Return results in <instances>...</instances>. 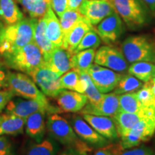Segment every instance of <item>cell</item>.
<instances>
[{
	"label": "cell",
	"mask_w": 155,
	"mask_h": 155,
	"mask_svg": "<svg viewBox=\"0 0 155 155\" xmlns=\"http://www.w3.org/2000/svg\"><path fill=\"white\" fill-rule=\"evenodd\" d=\"M38 21L37 18H23L15 24L5 27L0 43V55L33 42Z\"/></svg>",
	"instance_id": "obj_1"
},
{
	"label": "cell",
	"mask_w": 155,
	"mask_h": 155,
	"mask_svg": "<svg viewBox=\"0 0 155 155\" xmlns=\"http://www.w3.org/2000/svg\"><path fill=\"white\" fill-rule=\"evenodd\" d=\"M2 56L3 63L7 68L28 75L43 63L41 50L34 42L6 53Z\"/></svg>",
	"instance_id": "obj_2"
},
{
	"label": "cell",
	"mask_w": 155,
	"mask_h": 155,
	"mask_svg": "<svg viewBox=\"0 0 155 155\" xmlns=\"http://www.w3.org/2000/svg\"><path fill=\"white\" fill-rule=\"evenodd\" d=\"M46 127L52 138L64 146L91 152V147L78 137L71 124L58 114L48 116Z\"/></svg>",
	"instance_id": "obj_3"
},
{
	"label": "cell",
	"mask_w": 155,
	"mask_h": 155,
	"mask_svg": "<svg viewBox=\"0 0 155 155\" xmlns=\"http://www.w3.org/2000/svg\"><path fill=\"white\" fill-rule=\"evenodd\" d=\"M121 51L128 63H155V44L145 36H131L121 45Z\"/></svg>",
	"instance_id": "obj_4"
},
{
	"label": "cell",
	"mask_w": 155,
	"mask_h": 155,
	"mask_svg": "<svg viewBox=\"0 0 155 155\" xmlns=\"http://www.w3.org/2000/svg\"><path fill=\"white\" fill-rule=\"evenodd\" d=\"M7 88L15 96L27 99H34L48 104V100L43 93L40 91L32 78L22 73L10 72L7 73Z\"/></svg>",
	"instance_id": "obj_5"
},
{
	"label": "cell",
	"mask_w": 155,
	"mask_h": 155,
	"mask_svg": "<svg viewBox=\"0 0 155 155\" xmlns=\"http://www.w3.org/2000/svg\"><path fill=\"white\" fill-rule=\"evenodd\" d=\"M114 9L128 27L137 28L147 20V11L142 0H110Z\"/></svg>",
	"instance_id": "obj_6"
},
{
	"label": "cell",
	"mask_w": 155,
	"mask_h": 155,
	"mask_svg": "<svg viewBox=\"0 0 155 155\" xmlns=\"http://www.w3.org/2000/svg\"><path fill=\"white\" fill-rule=\"evenodd\" d=\"M155 134V116L141 119L130 131L121 136L120 145L123 150H129L147 142Z\"/></svg>",
	"instance_id": "obj_7"
},
{
	"label": "cell",
	"mask_w": 155,
	"mask_h": 155,
	"mask_svg": "<svg viewBox=\"0 0 155 155\" xmlns=\"http://www.w3.org/2000/svg\"><path fill=\"white\" fill-rule=\"evenodd\" d=\"M5 108V114L14 115L18 117L27 119L31 114L39 111H45L49 114H56L61 110L51 106L50 103L40 101L34 99H27L24 98H14L13 97L7 103Z\"/></svg>",
	"instance_id": "obj_8"
},
{
	"label": "cell",
	"mask_w": 155,
	"mask_h": 155,
	"mask_svg": "<svg viewBox=\"0 0 155 155\" xmlns=\"http://www.w3.org/2000/svg\"><path fill=\"white\" fill-rule=\"evenodd\" d=\"M29 75L46 96L55 98L63 90L61 84V76L48 69L43 63Z\"/></svg>",
	"instance_id": "obj_9"
},
{
	"label": "cell",
	"mask_w": 155,
	"mask_h": 155,
	"mask_svg": "<svg viewBox=\"0 0 155 155\" xmlns=\"http://www.w3.org/2000/svg\"><path fill=\"white\" fill-rule=\"evenodd\" d=\"M94 63L116 72H125L128 70V62L122 51L109 45L102 46L97 50Z\"/></svg>",
	"instance_id": "obj_10"
},
{
	"label": "cell",
	"mask_w": 155,
	"mask_h": 155,
	"mask_svg": "<svg viewBox=\"0 0 155 155\" xmlns=\"http://www.w3.org/2000/svg\"><path fill=\"white\" fill-rule=\"evenodd\" d=\"M87 73L101 94H107L114 90L123 75L97 64L92 65Z\"/></svg>",
	"instance_id": "obj_11"
},
{
	"label": "cell",
	"mask_w": 155,
	"mask_h": 155,
	"mask_svg": "<svg viewBox=\"0 0 155 155\" xmlns=\"http://www.w3.org/2000/svg\"><path fill=\"white\" fill-rule=\"evenodd\" d=\"M71 125L78 137L86 142L88 146L94 148H103L110 144V141L99 134L93 129L91 126L87 123L86 120L80 116H73Z\"/></svg>",
	"instance_id": "obj_12"
},
{
	"label": "cell",
	"mask_w": 155,
	"mask_h": 155,
	"mask_svg": "<svg viewBox=\"0 0 155 155\" xmlns=\"http://www.w3.org/2000/svg\"><path fill=\"white\" fill-rule=\"evenodd\" d=\"M78 11L93 25H96L114 13L115 9L111 1L84 0Z\"/></svg>",
	"instance_id": "obj_13"
},
{
	"label": "cell",
	"mask_w": 155,
	"mask_h": 155,
	"mask_svg": "<svg viewBox=\"0 0 155 155\" xmlns=\"http://www.w3.org/2000/svg\"><path fill=\"white\" fill-rule=\"evenodd\" d=\"M96 32L106 44H111L117 41L123 33L124 28L121 19L115 11L98 23Z\"/></svg>",
	"instance_id": "obj_14"
},
{
	"label": "cell",
	"mask_w": 155,
	"mask_h": 155,
	"mask_svg": "<svg viewBox=\"0 0 155 155\" xmlns=\"http://www.w3.org/2000/svg\"><path fill=\"white\" fill-rule=\"evenodd\" d=\"M119 112V95L114 92L107 94H103L101 100L96 106H93L87 104L81 111V114H88L111 117H113Z\"/></svg>",
	"instance_id": "obj_15"
},
{
	"label": "cell",
	"mask_w": 155,
	"mask_h": 155,
	"mask_svg": "<svg viewBox=\"0 0 155 155\" xmlns=\"http://www.w3.org/2000/svg\"><path fill=\"white\" fill-rule=\"evenodd\" d=\"M155 116V108H146L137 113L119 112L112 117L118 135L121 137L130 131L141 119L147 116Z\"/></svg>",
	"instance_id": "obj_16"
},
{
	"label": "cell",
	"mask_w": 155,
	"mask_h": 155,
	"mask_svg": "<svg viewBox=\"0 0 155 155\" xmlns=\"http://www.w3.org/2000/svg\"><path fill=\"white\" fill-rule=\"evenodd\" d=\"M73 54L63 47H56L47 58L43 59V65L56 74L62 76L71 70V57Z\"/></svg>",
	"instance_id": "obj_17"
},
{
	"label": "cell",
	"mask_w": 155,
	"mask_h": 155,
	"mask_svg": "<svg viewBox=\"0 0 155 155\" xmlns=\"http://www.w3.org/2000/svg\"><path fill=\"white\" fill-rule=\"evenodd\" d=\"M55 98L59 109L65 112L81 111L88 104V98L84 94L65 89L61 91Z\"/></svg>",
	"instance_id": "obj_18"
},
{
	"label": "cell",
	"mask_w": 155,
	"mask_h": 155,
	"mask_svg": "<svg viewBox=\"0 0 155 155\" xmlns=\"http://www.w3.org/2000/svg\"><path fill=\"white\" fill-rule=\"evenodd\" d=\"M83 118L99 134L109 141L116 140L119 137L114 119L111 116L82 114Z\"/></svg>",
	"instance_id": "obj_19"
},
{
	"label": "cell",
	"mask_w": 155,
	"mask_h": 155,
	"mask_svg": "<svg viewBox=\"0 0 155 155\" xmlns=\"http://www.w3.org/2000/svg\"><path fill=\"white\" fill-rule=\"evenodd\" d=\"M92 29H94L93 25L83 16L63 38V48L70 53H73L83 36Z\"/></svg>",
	"instance_id": "obj_20"
},
{
	"label": "cell",
	"mask_w": 155,
	"mask_h": 155,
	"mask_svg": "<svg viewBox=\"0 0 155 155\" xmlns=\"http://www.w3.org/2000/svg\"><path fill=\"white\" fill-rule=\"evenodd\" d=\"M43 17L46 25V35L49 41L55 48L63 47V37L60 19L58 18L55 13L52 9L50 4Z\"/></svg>",
	"instance_id": "obj_21"
},
{
	"label": "cell",
	"mask_w": 155,
	"mask_h": 155,
	"mask_svg": "<svg viewBox=\"0 0 155 155\" xmlns=\"http://www.w3.org/2000/svg\"><path fill=\"white\" fill-rule=\"evenodd\" d=\"M45 111H39L31 114L26 119L25 131L29 137L36 142H40L44 138L46 129Z\"/></svg>",
	"instance_id": "obj_22"
},
{
	"label": "cell",
	"mask_w": 155,
	"mask_h": 155,
	"mask_svg": "<svg viewBox=\"0 0 155 155\" xmlns=\"http://www.w3.org/2000/svg\"><path fill=\"white\" fill-rule=\"evenodd\" d=\"M23 18V14L16 0H0V20L4 24H15Z\"/></svg>",
	"instance_id": "obj_23"
},
{
	"label": "cell",
	"mask_w": 155,
	"mask_h": 155,
	"mask_svg": "<svg viewBox=\"0 0 155 155\" xmlns=\"http://www.w3.org/2000/svg\"><path fill=\"white\" fill-rule=\"evenodd\" d=\"M96 52V49L91 48L73 53L71 57V69L80 74L88 72L94 61Z\"/></svg>",
	"instance_id": "obj_24"
},
{
	"label": "cell",
	"mask_w": 155,
	"mask_h": 155,
	"mask_svg": "<svg viewBox=\"0 0 155 155\" xmlns=\"http://www.w3.org/2000/svg\"><path fill=\"white\" fill-rule=\"evenodd\" d=\"M25 118L5 114L3 120L0 123V136L21 134L25 128Z\"/></svg>",
	"instance_id": "obj_25"
},
{
	"label": "cell",
	"mask_w": 155,
	"mask_h": 155,
	"mask_svg": "<svg viewBox=\"0 0 155 155\" xmlns=\"http://www.w3.org/2000/svg\"><path fill=\"white\" fill-rule=\"evenodd\" d=\"M46 25L44 17L38 19L34 34L33 42L41 50L43 59L46 58L55 47L49 41L46 35Z\"/></svg>",
	"instance_id": "obj_26"
},
{
	"label": "cell",
	"mask_w": 155,
	"mask_h": 155,
	"mask_svg": "<svg viewBox=\"0 0 155 155\" xmlns=\"http://www.w3.org/2000/svg\"><path fill=\"white\" fill-rule=\"evenodd\" d=\"M58 146L53 139H42L40 142L29 144L23 151L22 155H57Z\"/></svg>",
	"instance_id": "obj_27"
},
{
	"label": "cell",
	"mask_w": 155,
	"mask_h": 155,
	"mask_svg": "<svg viewBox=\"0 0 155 155\" xmlns=\"http://www.w3.org/2000/svg\"><path fill=\"white\" fill-rule=\"evenodd\" d=\"M128 72L142 82H149L155 76V65L150 62H137L128 68Z\"/></svg>",
	"instance_id": "obj_28"
},
{
	"label": "cell",
	"mask_w": 155,
	"mask_h": 155,
	"mask_svg": "<svg viewBox=\"0 0 155 155\" xmlns=\"http://www.w3.org/2000/svg\"><path fill=\"white\" fill-rule=\"evenodd\" d=\"M61 84L63 89L73 91L84 94L86 90V82L81 78L80 73L71 69L61 77Z\"/></svg>",
	"instance_id": "obj_29"
},
{
	"label": "cell",
	"mask_w": 155,
	"mask_h": 155,
	"mask_svg": "<svg viewBox=\"0 0 155 155\" xmlns=\"http://www.w3.org/2000/svg\"><path fill=\"white\" fill-rule=\"evenodd\" d=\"M144 83L132 75H123L120 79L117 86L114 89V93L118 94H131L137 92L142 88Z\"/></svg>",
	"instance_id": "obj_30"
},
{
	"label": "cell",
	"mask_w": 155,
	"mask_h": 155,
	"mask_svg": "<svg viewBox=\"0 0 155 155\" xmlns=\"http://www.w3.org/2000/svg\"><path fill=\"white\" fill-rule=\"evenodd\" d=\"M31 18H42L48 10L49 3L46 0H17Z\"/></svg>",
	"instance_id": "obj_31"
},
{
	"label": "cell",
	"mask_w": 155,
	"mask_h": 155,
	"mask_svg": "<svg viewBox=\"0 0 155 155\" xmlns=\"http://www.w3.org/2000/svg\"><path fill=\"white\" fill-rule=\"evenodd\" d=\"M120 112L137 113L144 108L137 97V93L119 95Z\"/></svg>",
	"instance_id": "obj_32"
},
{
	"label": "cell",
	"mask_w": 155,
	"mask_h": 155,
	"mask_svg": "<svg viewBox=\"0 0 155 155\" xmlns=\"http://www.w3.org/2000/svg\"><path fill=\"white\" fill-rule=\"evenodd\" d=\"M83 17V15L81 14L78 10L68 9L60 18V23L63 32V38L68 33L76 23Z\"/></svg>",
	"instance_id": "obj_33"
},
{
	"label": "cell",
	"mask_w": 155,
	"mask_h": 155,
	"mask_svg": "<svg viewBox=\"0 0 155 155\" xmlns=\"http://www.w3.org/2000/svg\"><path fill=\"white\" fill-rule=\"evenodd\" d=\"M81 76L86 82V90H85V95L88 98V104L93 106H96L101 100L103 94L95 86L94 83L91 78L90 75L87 73H81Z\"/></svg>",
	"instance_id": "obj_34"
},
{
	"label": "cell",
	"mask_w": 155,
	"mask_h": 155,
	"mask_svg": "<svg viewBox=\"0 0 155 155\" xmlns=\"http://www.w3.org/2000/svg\"><path fill=\"white\" fill-rule=\"evenodd\" d=\"M101 42V39L97 33L96 30H94V28L88 31L83 36L82 40H81L80 43L78 44L73 53H76L78 52L81 51V50L91 49V48L96 49L100 45Z\"/></svg>",
	"instance_id": "obj_35"
},
{
	"label": "cell",
	"mask_w": 155,
	"mask_h": 155,
	"mask_svg": "<svg viewBox=\"0 0 155 155\" xmlns=\"http://www.w3.org/2000/svg\"><path fill=\"white\" fill-rule=\"evenodd\" d=\"M115 155H155V152L145 146L136 147L129 150H123L120 144L109 145Z\"/></svg>",
	"instance_id": "obj_36"
},
{
	"label": "cell",
	"mask_w": 155,
	"mask_h": 155,
	"mask_svg": "<svg viewBox=\"0 0 155 155\" xmlns=\"http://www.w3.org/2000/svg\"><path fill=\"white\" fill-rule=\"evenodd\" d=\"M136 93L139 100L144 108H155V96L152 93L150 82L144 83L142 88Z\"/></svg>",
	"instance_id": "obj_37"
},
{
	"label": "cell",
	"mask_w": 155,
	"mask_h": 155,
	"mask_svg": "<svg viewBox=\"0 0 155 155\" xmlns=\"http://www.w3.org/2000/svg\"><path fill=\"white\" fill-rule=\"evenodd\" d=\"M49 4L58 17H61L68 8V0H50Z\"/></svg>",
	"instance_id": "obj_38"
},
{
	"label": "cell",
	"mask_w": 155,
	"mask_h": 155,
	"mask_svg": "<svg viewBox=\"0 0 155 155\" xmlns=\"http://www.w3.org/2000/svg\"><path fill=\"white\" fill-rule=\"evenodd\" d=\"M0 155H12L11 141L4 136H0Z\"/></svg>",
	"instance_id": "obj_39"
},
{
	"label": "cell",
	"mask_w": 155,
	"mask_h": 155,
	"mask_svg": "<svg viewBox=\"0 0 155 155\" xmlns=\"http://www.w3.org/2000/svg\"><path fill=\"white\" fill-rule=\"evenodd\" d=\"M15 97V95L8 88L0 90V112L6 107L7 103L12 98Z\"/></svg>",
	"instance_id": "obj_40"
},
{
	"label": "cell",
	"mask_w": 155,
	"mask_h": 155,
	"mask_svg": "<svg viewBox=\"0 0 155 155\" xmlns=\"http://www.w3.org/2000/svg\"><path fill=\"white\" fill-rule=\"evenodd\" d=\"M6 65L3 62L0 61V90L7 88V73L9 71L6 69Z\"/></svg>",
	"instance_id": "obj_41"
},
{
	"label": "cell",
	"mask_w": 155,
	"mask_h": 155,
	"mask_svg": "<svg viewBox=\"0 0 155 155\" xmlns=\"http://www.w3.org/2000/svg\"><path fill=\"white\" fill-rule=\"evenodd\" d=\"M89 152L74 147H67L60 153L59 155H88Z\"/></svg>",
	"instance_id": "obj_42"
},
{
	"label": "cell",
	"mask_w": 155,
	"mask_h": 155,
	"mask_svg": "<svg viewBox=\"0 0 155 155\" xmlns=\"http://www.w3.org/2000/svg\"><path fill=\"white\" fill-rule=\"evenodd\" d=\"M94 155H115L113 151L111 150V149L110 148L109 144L108 146L105 147H103V148L98 149L96 152L94 153Z\"/></svg>",
	"instance_id": "obj_43"
},
{
	"label": "cell",
	"mask_w": 155,
	"mask_h": 155,
	"mask_svg": "<svg viewBox=\"0 0 155 155\" xmlns=\"http://www.w3.org/2000/svg\"><path fill=\"white\" fill-rule=\"evenodd\" d=\"M84 0H68V8L70 9L78 10Z\"/></svg>",
	"instance_id": "obj_44"
},
{
	"label": "cell",
	"mask_w": 155,
	"mask_h": 155,
	"mask_svg": "<svg viewBox=\"0 0 155 155\" xmlns=\"http://www.w3.org/2000/svg\"><path fill=\"white\" fill-rule=\"evenodd\" d=\"M152 10H155V0H142Z\"/></svg>",
	"instance_id": "obj_45"
},
{
	"label": "cell",
	"mask_w": 155,
	"mask_h": 155,
	"mask_svg": "<svg viewBox=\"0 0 155 155\" xmlns=\"http://www.w3.org/2000/svg\"><path fill=\"white\" fill-rule=\"evenodd\" d=\"M5 26L4 25V23L0 20V39H2V36L4 30H5Z\"/></svg>",
	"instance_id": "obj_46"
},
{
	"label": "cell",
	"mask_w": 155,
	"mask_h": 155,
	"mask_svg": "<svg viewBox=\"0 0 155 155\" xmlns=\"http://www.w3.org/2000/svg\"><path fill=\"white\" fill-rule=\"evenodd\" d=\"M149 82H150V84L151 88H152V93L154 94V95L155 96V81L152 80V81H149Z\"/></svg>",
	"instance_id": "obj_47"
},
{
	"label": "cell",
	"mask_w": 155,
	"mask_h": 155,
	"mask_svg": "<svg viewBox=\"0 0 155 155\" xmlns=\"http://www.w3.org/2000/svg\"><path fill=\"white\" fill-rule=\"evenodd\" d=\"M4 116H5V114H0V123H1L2 121V120H3Z\"/></svg>",
	"instance_id": "obj_48"
},
{
	"label": "cell",
	"mask_w": 155,
	"mask_h": 155,
	"mask_svg": "<svg viewBox=\"0 0 155 155\" xmlns=\"http://www.w3.org/2000/svg\"><path fill=\"white\" fill-rule=\"evenodd\" d=\"M50 0H46V2H47L48 3H50Z\"/></svg>",
	"instance_id": "obj_49"
},
{
	"label": "cell",
	"mask_w": 155,
	"mask_h": 155,
	"mask_svg": "<svg viewBox=\"0 0 155 155\" xmlns=\"http://www.w3.org/2000/svg\"><path fill=\"white\" fill-rule=\"evenodd\" d=\"M152 80H154V81H155V76L154 77V78H153V79H152Z\"/></svg>",
	"instance_id": "obj_50"
},
{
	"label": "cell",
	"mask_w": 155,
	"mask_h": 155,
	"mask_svg": "<svg viewBox=\"0 0 155 155\" xmlns=\"http://www.w3.org/2000/svg\"><path fill=\"white\" fill-rule=\"evenodd\" d=\"M1 40H2V39H0V43H1Z\"/></svg>",
	"instance_id": "obj_51"
},
{
	"label": "cell",
	"mask_w": 155,
	"mask_h": 155,
	"mask_svg": "<svg viewBox=\"0 0 155 155\" xmlns=\"http://www.w3.org/2000/svg\"><path fill=\"white\" fill-rule=\"evenodd\" d=\"M104 1H108V0H104Z\"/></svg>",
	"instance_id": "obj_52"
}]
</instances>
